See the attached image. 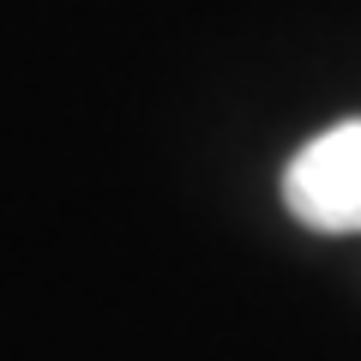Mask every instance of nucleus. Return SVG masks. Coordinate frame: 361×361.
Returning <instances> with one entry per match:
<instances>
[{"label": "nucleus", "instance_id": "obj_1", "mask_svg": "<svg viewBox=\"0 0 361 361\" xmlns=\"http://www.w3.org/2000/svg\"><path fill=\"white\" fill-rule=\"evenodd\" d=\"M283 205L319 235H361V121L325 127L289 157Z\"/></svg>", "mask_w": 361, "mask_h": 361}]
</instances>
